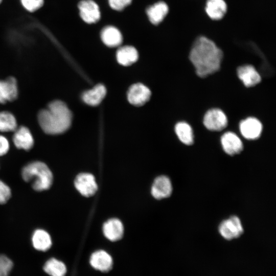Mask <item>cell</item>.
Masks as SVG:
<instances>
[{
	"label": "cell",
	"instance_id": "cell-1",
	"mask_svg": "<svg viewBox=\"0 0 276 276\" xmlns=\"http://www.w3.org/2000/svg\"><path fill=\"white\" fill-rule=\"evenodd\" d=\"M223 57L222 51L210 39L201 36L195 41L189 58L196 74L204 78L217 72Z\"/></svg>",
	"mask_w": 276,
	"mask_h": 276
},
{
	"label": "cell",
	"instance_id": "cell-2",
	"mask_svg": "<svg viewBox=\"0 0 276 276\" xmlns=\"http://www.w3.org/2000/svg\"><path fill=\"white\" fill-rule=\"evenodd\" d=\"M39 125L48 134L56 135L65 132L71 126L72 114L67 105L60 100L51 102L39 111L37 116Z\"/></svg>",
	"mask_w": 276,
	"mask_h": 276
},
{
	"label": "cell",
	"instance_id": "cell-3",
	"mask_svg": "<svg viewBox=\"0 0 276 276\" xmlns=\"http://www.w3.org/2000/svg\"><path fill=\"white\" fill-rule=\"evenodd\" d=\"M21 175L25 181L31 182L32 188L37 192L48 190L53 184L52 172L41 161H32L26 164L22 168Z\"/></svg>",
	"mask_w": 276,
	"mask_h": 276
},
{
	"label": "cell",
	"instance_id": "cell-4",
	"mask_svg": "<svg viewBox=\"0 0 276 276\" xmlns=\"http://www.w3.org/2000/svg\"><path fill=\"white\" fill-rule=\"evenodd\" d=\"M218 230L221 236L226 240L238 238L244 232L241 221L236 216H232L222 221Z\"/></svg>",
	"mask_w": 276,
	"mask_h": 276
},
{
	"label": "cell",
	"instance_id": "cell-5",
	"mask_svg": "<svg viewBox=\"0 0 276 276\" xmlns=\"http://www.w3.org/2000/svg\"><path fill=\"white\" fill-rule=\"evenodd\" d=\"M203 125L211 131H221L227 125V118L224 112L218 108L209 110L204 114Z\"/></svg>",
	"mask_w": 276,
	"mask_h": 276
},
{
	"label": "cell",
	"instance_id": "cell-6",
	"mask_svg": "<svg viewBox=\"0 0 276 276\" xmlns=\"http://www.w3.org/2000/svg\"><path fill=\"white\" fill-rule=\"evenodd\" d=\"M74 185L82 195L87 197L94 195L98 189L95 177L88 173L78 174L75 178Z\"/></svg>",
	"mask_w": 276,
	"mask_h": 276
},
{
	"label": "cell",
	"instance_id": "cell-7",
	"mask_svg": "<svg viewBox=\"0 0 276 276\" xmlns=\"http://www.w3.org/2000/svg\"><path fill=\"white\" fill-rule=\"evenodd\" d=\"M151 91L145 85L136 83L132 85L127 93V99L129 103L135 106H141L150 99Z\"/></svg>",
	"mask_w": 276,
	"mask_h": 276
},
{
	"label": "cell",
	"instance_id": "cell-8",
	"mask_svg": "<svg viewBox=\"0 0 276 276\" xmlns=\"http://www.w3.org/2000/svg\"><path fill=\"white\" fill-rule=\"evenodd\" d=\"M14 132L12 140L17 148L28 151L33 148L34 140L28 128L21 126L17 127Z\"/></svg>",
	"mask_w": 276,
	"mask_h": 276
},
{
	"label": "cell",
	"instance_id": "cell-9",
	"mask_svg": "<svg viewBox=\"0 0 276 276\" xmlns=\"http://www.w3.org/2000/svg\"><path fill=\"white\" fill-rule=\"evenodd\" d=\"M240 130L242 136L247 140L259 138L262 131V125L257 119L248 118L240 123Z\"/></svg>",
	"mask_w": 276,
	"mask_h": 276
},
{
	"label": "cell",
	"instance_id": "cell-10",
	"mask_svg": "<svg viewBox=\"0 0 276 276\" xmlns=\"http://www.w3.org/2000/svg\"><path fill=\"white\" fill-rule=\"evenodd\" d=\"M89 264L96 270L107 272L112 268L113 260L111 255L105 250H98L91 255Z\"/></svg>",
	"mask_w": 276,
	"mask_h": 276
},
{
	"label": "cell",
	"instance_id": "cell-11",
	"mask_svg": "<svg viewBox=\"0 0 276 276\" xmlns=\"http://www.w3.org/2000/svg\"><path fill=\"white\" fill-rule=\"evenodd\" d=\"M18 91L16 79L9 77L4 80H0V104H5L15 100Z\"/></svg>",
	"mask_w": 276,
	"mask_h": 276
},
{
	"label": "cell",
	"instance_id": "cell-12",
	"mask_svg": "<svg viewBox=\"0 0 276 276\" xmlns=\"http://www.w3.org/2000/svg\"><path fill=\"white\" fill-rule=\"evenodd\" d=\"M78 8L82 19L87 23H95L100 18V12L98 5L92 0L81 1Z\"/></svg>",
	"mask_w": 276,
	"mask_h": 276
},
{
	"label": "cell",
	"instance_id": "cell-13",
	"mask_svg": "<svg viewBox=\"0 0 276 276\" xmlns=\"http://www.w3.org/2000/svg\"><path fill=\"white\" fill-rule=\"evenodd\" d=\"M221 144L224 151L229 155L239 154L243 149L241 140L232 132H225L222 135Z\"/></svg>",
	"mask_w": 276,
	"mask_h": 276
},
{
	"label": "cell",
	"instance_id": "cell-14",
	"mask_svg": "<svg viewBox=\"0 0 276 276\" xmlns=\"http://www.w3.org/2000/svg\"><path fill=\"white\" fill-rule=\"evenodd\" d=\"M172 192V187L170 179L166 176L162 175L154 180L151 187V194L156 199L169 197Z\"/></svg>",
	"mask_w": 276,
	"mask_h": 276
},
{
	"label": "cell",
	"instance_id": "cell-15",
	"mask_svg": "<svg viewBox=\"0 0 276 276\" xmlns=\"http://www.w3.org/2000/svg\"><path fill=\"white\" fill-rule=\"evenodd\" d=\"M237 72L238 78L246 87L255 86L261 80L260 74L251 65L239 66Z\"/></svg>",
	"mask_w": 276,
	"mask_h": 276
},
{
	"label": "cell",
	"instance_id": "cell-16",
	"mask_svg": "<svg viewBox=\"0 0 276 276\" xmlns=\"http://www.w3.org/2000/svg\"><path fill=\"white\" fill-rule=\"evenodd\" d=\"M103 232L108 240L117 241L122 238L124 233V227L119 219L112 218L104 223Z\"/></svg>",
	"mask_w": 276,
	"mask_h": 276
},
{
	"label": "cell",
	"instance_id": "cell-17",
	"mask_svg": "<svg viewBox=\"0 0 276 276\" xmlns=\"http://www.w3.org/2000/svg\"><path fill=\"white\" fill-rule=\"evenodd\" d=\"M106 94L105 87L99 84L93 88L84 91L82 95L83 101L90 106H97L103 100Z\"/></svg>",
	"mask_w": 276,
	"mask_h": 276
},
{
	"label": "cell",
	"instance_id": "cell-18",
	"mask_svg": "<svg viewBox=\"0 0 276 276\" xmlns=\"http://www.w3.org/2000/svg\"><path fill=\"white\" fill-rule=\"evenodd\" d=\"M32 243L36 250L44 251L50 248L52 241L50 235L45 230L38 228L32 236Z\"/></svg>",
	"mask_w": 276,
	"mask_h": 276
},
{
	"label": "cell",
	"instance_id": "cell-19",
	"mask_svg": "<svg viewBox=\"0 0 276 276\" xmlns=\"http://www.w3.org/2000/svg\"><path fill=\"white\" fill-rule=\"evenodd\" d=\"M227 5L224 0H207L205 11L213 20L221 19L226 12Z\"/></svg>",
	"mask_w": 276,
	"mask_h": 276
},
{
	"label": "cell",
	"instance_id": "cell-20",
	"mask_svg": "<svg viewBox=\"0 0 276 276\" xmlns=\"http://www.w3.org/2000/svg\"><path fill=\"white\" fill-rule=\"evenodd\" d=\"M168 12L167 5L159 2L149 7L147 10V14L152 24L157 25L165 18Z\"/></svg>",
	"mask_w": 276,
	"mask_h": 276
},
{
	"label": "cell",
	"instance_id": "cell-21",
	"mask_svg": "<svg viewBox=\"0 0 276 276\" xmlns=\"http://www.w3.org/2000/svg\"><path fill=\"white\" fill-rule=\"evenodd\" d=\"M117 59L120 64L124 66L130 65L137 60L138 53L134 47L124 46L117 51Z\"/></svg>",
	"mask_w": 276,
	"mask_h": 276
},
{
	"label": "cell",
	"instance_id": "cell-22",
	"mask_svg": "<svg viewBox=\"0 0 276 276\" xmlns=\"http://www.w3.org/2000/svg\"><path fill=\"white\" fill-rule=\"evenodd\" d=\"M101 39L107 46L114 47L120 45L122 41V36L118 29L108 26L105 27L101 32Z\"/></svg>",
	"mask_w": 276,
	"mask_h": 276
},
{
	"label": "cell",
	"instance_id": "cell-23",
	"mask_svg": "<svg viewBox=\"0 0 276 276\" xmlns=\"http://www.w3.org/2000/svg\"><path fill=\"white\" fill-rule=\"evenodd\" d=\"M175 131L179 140L186 145H191L194 143V134L190 125L186 122H180L175 126Z\"/></svg>",
	"mask_w": 276,
	"mask_h": 276
},
{
	"label": "cell",
	"instance_id": "cell-24",
	"mask_svg": "<svg viewBox=\"0 0 276 276\" xmlns=\"http://www.w3.org/2000/svg\"><path fill=\"white\" fill-rule=\"evenodd\" d=\"M43 270L50 276H65L66 273L64 263L55 258L48 260L44 265Z\"/></svg>",
	"mask_w": 276,
	"mask_h": 276
},
{
	"label": "cell",
	"instance_id": "cell-25",
	"mask_svg": "<svg viewBox=\"0 0 276 276\" xmlns=\"http://www.w3.org/2000/svg\"><path fill=\"white\" fill-rule=\"evenodd\" d=\"M17 127V121L12 113L7 111L0 112L1 132H8L14 131Z\"/></svg>",
	"mask_w": 276,
	"mask_h": 276
},
{
	"label": "cell",
	"instance_id": "cell-26",
	"mask_svg": "<svg viewBox=\"0 0 276 276\" xmlns=\"http://www.w3.org/2000/svg\"><path fill=\"white\" fill-rule=\"evenodd\" d=\"M13 267L12 261L4 255H0V276H8Z\"/></svg>",
	"mask_w": 276,
	"mask_h": 276
},
{
	"label": "cell",
	"instance_id": "cell-27",
	"mask_svg": "<svg viewBox=\"0 0 276 276\" xmlns=\"http://www.w3.org/2000/svg\"><path fill=\"white\" fill-rule=\"evenodd\" d=\"M11 196V190L9 186L0 179V204L6 203Z\"/></svg>",
	"mask_w": 276,
	"mask_h": 276
},
{
	"label": "cell",
	"instance_id": "cell-28",
	"mask_svg": "<svg viewBox=\"0 0 276 276\" xmlns=\"http://www.w3.org/2000/svg\"><path fill=\"white\" fill-rule=\"evenodd\" d=\"M22 5L29 12H34L41 7L43 0H20Z\"/></svg>",
	"mask_w": 276,
	"mask_h": 276
},
{
	"label": "cell",
	"instance_id": "cell-29",
	"mask_svg": "<svg viewBox=\"0 0 276 276\" xmlns=\"http://www.w3.org/2000/svg\"><path fill=\"white\" fill-rule=\"evenodd\" d=\"M110 7L116 10H121L130 4L132 0H108Z\"/></svg>",
	"mask_w": 276,
	"mask_h": 276
},
{
	"label": "cell",
	"instance_id": "cell-30",
	"mask_svg": "<svg viewBox=\"0 0 276 276\" xmlns=\"http://www.w3.org/2000/svg\"><path fill=\"white\" fill-rule=\"evenodd\" d=\"M10 149V144L8 139L4 135H0V156L5 155Z\"/></svg>",
	"mask_w": 276,
	"mask_h": 276
},
{
	"label": "cell",
	"instance_id": "cell-31",
	"mask_svg": "<svg viewBox=\"0 0 276 276\" xmlns=\"http://www.w3.org/2000/svg\"><path fill=\"white\" fill-rule=\"evenodd\" d=\"M2 1V0H0V3H1Z\"/></svg>",
	"mask_w": 276,
	"mask_h": 276
}]
</instances>
